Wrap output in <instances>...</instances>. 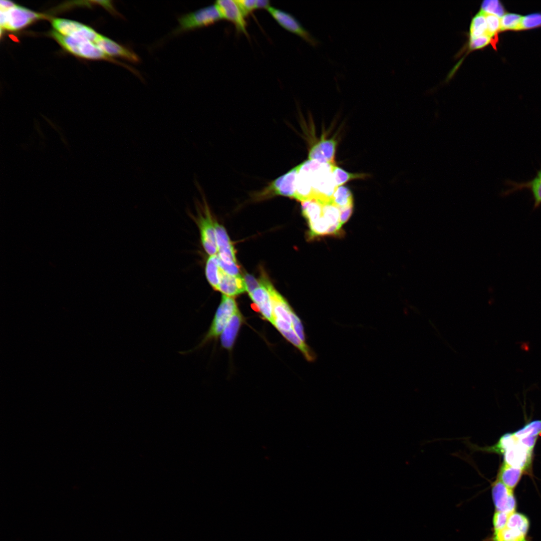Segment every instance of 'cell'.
<instances>
[{
  "label": "cell",
  "instance_id": "cell-1",
  "mask_svg": "<svg viewBox=\"0 0 541 541\" xmlns=\"http://www.w3.org/2000/svg\"><path fill=\"white\" fill-rule=\"evenodd\" d=\"M480 450L503 454L504 463L524 472L530 469L532 451L521 444L513 433L505 434L495 445Z\"/></svg>",
  "mask_w": 541,
  "mask_h": 541
},
{
  "label": "cell",
  "instance_id": "cell-2",
  "mask_svg": "<svg viewBox=\"0 0 541 541\" xmlns=\"http://www.w3.org/2000/svg\"><path fill=\"white\" fill-rule=\"evenodd\" d=\"M301 164L309 173L314 198L322 204L332 202L337 188L332 173L333 165L309 159Z\"/></svg>",
  "mask_w": 541,
  "mask_h": 541
},
{
  "label": "cell",
  "instance_id": "cell-3",
  "mask_svg": "<svg viewBox=\"0 0 541 541\" xmlns=\"http://www.w3.org/2000/svg\"><path fill=\"white\" fill-rule=\"evenodd\" d=\"M260 281L270 295L274 318L273 325L288 341H294L298 337L294 330L293 321V316L295 312L267 278L262 276Z\"/></svg>",
  "mask_w": 541,
  "mask_h": 541
},
{
  "label": "cell",
  "instance_id": "cell-4",
  "mask_svg": "<svg viewBox=\"0 0 541 541\" xmlns=\"http://www.w3.org/2000/svg\"><path fill=\"white\" fill-rule=\"evenodd\" d=\"M222 19L214 4L180 17L178 20L179 26L174 33L176 34L208 26Z\"/></svg>",
  "mask_w": 541,
  "mask_h": 541
},
{
  "label": "cell",
  "instance_id": "cell-5",
  "mask_svg": "<svg viewBox=\"0 0 541 541\" xmlns=\"http://www.w3.org/2000/svg\"><path fill=\"white\" fill-rule=\"evenodd\" d=\"M529 526L528 518L515 511L509 515L503 529L493 531L490 541H530L527 536Z\"/></svg>",
  "mask_w": 541,
  "mask_h": 541
},
{
  "label": "cell",
  "instance_id": "cell-6",
  "mask_svg": "<svg viewBox=\"0 0 541 541\" xmlns=\"http://www.w3.org/2000/svg\"><path fill=\"white\" fill-rule=\"evenodd\" d=\"M237 310L234 299L232 297L223 295L221 303L216 310L209 329L197 348L204 345L211 340L218 337L231 317Z\"/></svg>",
  "mask_w": 541,
  "mask_h": 541
},
{
  "label": "cell",
  "instance_id": "cell-7",
  "mask_svg": "<svg viewBox=\"0 0 541 541\" xmlns=\"http://www.w3.org/2000/svg\"><path fill=\"white\" fill-rule=\"evenodd\" d=\"M298 172V165L272 181L257 193V196L259 198H265L280 195L295 198Z\"/></svg>",
  "mask_w": 541,
  "mask_h": 541
},
{
  "label": "cell",
  "instance_id": "cell-8",
  "mask_svg": "<svg viewBox=\"0 0 541 541\" xmlns=\"http://www.w3.org/2000/svg\"><path fill=\"white\" fill-rule=\"evenodd\" d=\"M202 211H199L194 220L200 231L202 245L210 256L217 252L215 232L212 217L209 207L204 202Z\"/></svg>",
  "mask_w": 541,
  "mask_h": 541
},
{
  "label": "cell",
  "instance_id": "cell-9",
  "mask_svg": "<svg viewBox=\"0 0 541 541\" xmlns=\"http://www.w3.org/2000/svg\"><path fill=\"white\" fill-rule=\"evenodd\" d=\"M267 11L277 23L285 30L299 36L313 46H317L320 43V41L291 14L272 6Z\"/></svg>",
  "mask_w": 541,
  "mask_h": 541
},
{
  "label": "cell",
  "instance_id": "cell-10",
  "mask_svg": "<svg viewBox=\"0 0 541 541\" xmlns=\"http://www.w3.org/2000/svg\"><path fill=\"white\" fill-rule=\"evenodd\" d=\"M40 18V15L16 5L8 10H1V26L4 29L16 31Z\"/></svg>",
  "mask_w": 541,
  "mask_h": 541
},
{
  "label": "cell",
  "instance_id": "cell-11",
  "mask_svg": "<svg viewBox=\"0 0 541 541\" xmlns=\"http://www.w3.org/2000/svg\"><path fill=\"white\" fill-rule=\"evenodd\" d=\"M491 493L496 511L507 513L516 511L517 502L513 490L498 479L492 485Z\"/></svg>",
  "mask_w": 541,
  "mask_h": 541
},
{
  "label": "cell",
  "instance_id": "cell-12",
  "mask_svg": "<svg viewBox=\"0 0 541 541\" xmlns=\"http://www.w3.org/2000/svg\"><path fill=\"white\" fill-rule=\"evenodd\" d=\"M215 4L217 6L223 19L232 23L237 32L248 37L245 17L236 1L219 0L216 1Z\"/></svg>",
  "mask_w": 541,
  "mask_h": 541
},
{
  "label": "cell",
  "instance_id": "cell-13",
  "mask_svg": "<svg viewBox=\"0 0 541 541\" xmlns=\"http://www.w3.org/2000/svg\"><path fill=\"white\" fill-rule=\"evenodd\" d=\"M337 142L333 138L323 137L309 150V160L317 161L322 163L335 164V156Z\"/></svg>",
  "mask_w": 541,
  "mask_h": 541
},
{
  "label": "cell",
  "instance_id": "cell-14",
  "mask_svg": "<svg viewBox=\"0 0 541 541\" xmlns=\"http://www.w3.org/2000/svg\"><path fill=\"white\" fill-rule=\"evenodd\" d=\"M214 226L219 260L226 264L236 263L234 248L225 228L216 221Z\"/></svg>",
  "mask_w": 541,
  "mask_h": 541
},
{
  "label": "cell",
  "instance_id": "cell-15",
  "mask_svg": "<svg viewBox=\"0 0 541 541\" xmlns=\"http://www.w3.org/2000/svg\"><path fill=\"white\" fill-rule=\"evenodd\" d=\"M95 43L109 56L120 57L132 63L140 61L139 57L135 53L105 36L99 35Z\"/></svg>",
  "mask_w": 541,
  "mask_h": 541
},
{
  "label": "cell",
  "instance_id": "cell-16",
  "mask_svg": "<svg viewBox=\"0 0 541 541\" xmlns=\"http://www.w3.org/2000/svg\"><path fill=\"white\" fill-rule=\"evenodd\" d=\"M260 286L249 294V296L253 304L255 305L256 310L265 320L273 325L274 318L270 295L265 287L260 282Z\"/></svg>",
  "mask_w": 541,
  "mask_h": 541
},
{
  "label": "cell",
  "instance_id": "cell-17",
  "mask_svg": "<svg viewBox=\"0 0 541 541\" xmlns=\"http://www.w3.org/2000/svg\"><path fill=\"white\" fill-rule=\"evenodd\" d=\"M219 276L218 291L224 295L232 297L246 291L244 278L240 275H230L220 268Z\"/></svg>",
  "mask_w": 541,
  "mask_h": 541
},
{
  "label": "cell",
  "instance_id": "cell-18",
  "mask_svg": "<svg viewBox=\"0 0 541 541\" xmlns=\"http://www.w3.org/2000/svg\"><path fill=\"white\" fill-rule=\"evenodd\" d=\"M506 183L512 186V187L503 192L502 195H507L518 190L527 189L530 191L534 200L533 209L541 205V169L537 171L535 176L528 181L517 183L507 181Z\"/></svg>",
  "mask_w": 541,
  "mask_h": 541
},
{
  "label": "cell",
  "instance_id": "cell-19",
  "mask_svg": "<svg viewBox=\"0 0 541 541\" xmlns=\"http://www.w3.org/2000/svg\"><path fill=\"white\" fill-rule=\"evenodd\" d=\"M242 322L243 317L238 309L231 317L221 334V344L224 348L230 350L232 348Z\"/></svg>",
  "mask_w": 541,
  "mask_h": 541
},
{
  "label": "cell",
  "instance_id": "cell-20",
  "mask_svg": "<svg viewBox=\"0 0 541 541\" xmlns=\"http://www.w3.org/2000/svg\"><path fill=\"white\" fill-rule=\"evenodd\" d=\"M523 472L522 469L512 467L503 462L499 469L497 479L513 490L518 484Z\"/></svg>",
  "mask_w": 541,
  "mask_h": 541
},
{
  "label": "cell",
  "instance_id": "cell-21",
  "mask_svg": "<svg viewBox=\"0 0 541 541\" xmlns=\"http://www.w3.org/2000/svg\"><path fill=\"white\" fill-rule=\"evenodd\" d=\"M323 215L329 226V234H336L342 226L339 208L333 202L323 204Z\"/></svg>",
  "mask_w": 541,
  "mask_h": 541
},
{
  "label": "cell",
  "instance_id": "cell-22",
  "mask_svg": "<svg viewBox=\"0 0 541 541\" xmlns=\"http://www.w3.org/2000/svg\"><path fill=\"white\" fill-rule=\"evenodd\" d=\"M302 214L310 225L323 216V204L313 198L301 202Z\"/></svg>",
  "mask_w": 541,
  "mask_h": 541
},
{
  "label": "cell",
  "instance_id": "cell-23",
  "mask_svg": "<svg viewBox=\"0 0 541 541\" xmlns=\"http://www.w3.org/2000/svg\"><path fill=\"white\" fill-rule=\"evenodd\" d=\"M219 268L218 255L210 256L206 262V277L210 286L217 291L219 284Z\"/></svg>",
  "mask_w": 541,
  "mask_h": 541
},
{
  "label": "cell",
  "instance_id": "cell-24",
  "mask_svg": "<svg viewBox=\"0 0 541 541\" xmlns=\"http://www.w3.org/2000/svg\"><path fill=\"white\" fill-rule=\"evenodd\" d=\"M79 56L92 59H109V56L96 44L87 40L81 42L79 47Z\"/></svg>",
  "mask_w": 541,
  "mask_h": 541
},
{
  "label": "cell",
  "instance_id": "cell-25",
  "mask_svg": "<svg viewBox=\"0 0 541 541\" xmlns=\"http://www.w3.org/2000/svg\"><path fill=\"white\" fill-rule=\"evenodd\" d=\"M53 27L57 32L65 36H73L77 33L84 25L77 22L63 19H55L52 21Z\"/></svg>",
  "mask_w": 541,
  "mask_h": 541
},
{
  "label": "cell",
  "instance_id": "cell-26",
  "mask_svg": "<svg viewBox=\"0 0 541 541\" xmlns=\"http://www.w3.org/2000/svg\"><path fill=\"white\" fill-rule=\"evenodd\" d=\"M332 202L339 209L353 206V197L351 191L345 186L337 187L333 194Z\"/></svg>",
  "mask_w": 541,
  "mask_h": 541
},
{
  "label": "cell",
  "instance_id": "cell-27",
  "mask_svg": "<svg viewBox=\"0 0 541 541\" xmlns=\"http://www.w3.org/2000/svg\"><path fill=\"white\" fill-rule=\"evenodd\" d=\"M487 35V24L485 13L481 10L473 17L469 28V38Z\"/></svg>",
  "mask_w": 541,
  "mask_h": 541
},
{
  "label": "cell",
  "instance_id": "cell-28",
  "mask_svg": "<svg viewBox=\"0 0 541 541\" xmlns=\"http://www.w3.org/2000/svg\"><path fill=\"white\" fill-rule=\"evenodd\" d=\"M332 173L335 182L337 187L342 186L348 181L355 179H364L368 175L364 173H352L348 172L336 164L332 166Z\"/></svg>",
  "mask_w": 541,
  "mask_h": 541
},
{
  "label": "cell",
  "instance_id": "cell-29",
  "mask_svg": "<svg viewBox=\"0 0 541 541\" xmlns=\"http://www.w3.org/2000/svg\"><path fill=\"white\" fill-rule=\"evenodd\" d=\"M522 16L516 14L505 13L500 18L501 32L520 30Z\"/></svg>",
  "mask_w": 541,
  "mask_h": 541
},
{
  "label": "cell",
  "instance_id": "cell-30",
  "mask_svg": "<svg viewBox=\"0 0 541 541\" xmlns=\"http://www.w3.org/2000/svg\"><path fill=\"white\" fill-rule=\"evenodd\" d=\"M541 433V420L531 421L513 433L518 439L524 437H537Z\"/></svg>",
  "mask_w": 541,
  "mask_h": 541
},
{
  "label": "cell",
  "instance_id": "cell-31",
  "mask_svg": "<svg viewBox=\"0 0 541 541\" xmlns=\"http://www.w3.org/2000/svg\"><path fill=\"white\" fill-rule=\"evenodd\" d=\"M480 10L486 14L494 15L500 18L506 13L503 6L498 0L484 1Z\"/></svg>",
  "mask_w": 541,
  "mask_h": 541
},
{
  "label": "cell",
  "instance_id": "cell-32",
  "mask_svg": "<svg viewBox=\"0 0 541 541\" xmlns=\"http://www.w3.org/2000/svg\"><path fill=\"white\" fill-rule=\"evenodd\" d=\"M485 14L487 24V35L494 40L493 37L496 36L498 32H501L500 18L494 15L486 13Z\"/></svg>",
  "mask_w": 541,
  "mask_h": 541
},
{
  "label": "cell",
  "instance_id": "cell-33",
  "mask_svg": "<svg viewBox=\"0 0 541 541\" xmlns=\"http://www.w3.org/2000/svg\"><path fill=\"white\" fill-rule=\"evenodd\" d=\"M541 27V13L531 14L522 17L520 30L534 29Z\"/></svg>",
  "mask_w": 541,
  "mask_h": 541
},
{
  "label": "cell",
  "instance_id": "cell-34",
  "mask_svg": "<svg viewBox=\"0 0 541 541\" xmlns=\"http://www.w3.org/2000/svg\"><path fill=\"white\" fill-rule=\"evenodd\" d=\"M492 39L485 35L474 38H469L468 49L470 51L484 48L492 42Z\"/></svg>",
  "mask_w": 541,
  "mask_h": 541
},
{
  "label": "cell",
  "instance_id": "cell-35",
  "mask_svg": "<svg viewBox=\"0 0 541 541\" xmlns=\"http://www.w3.org/2000/svg\"><path fill=\"white\" fill-rule=\"evenodd\" d=\"M510 514L495 511L492 520L493 531L500 530L505 526Z\"/></svg>",
  "mask_w": 541,
  "mask_h": 541
},
{
  "label": "cell",
  "instance_id": "cell-36",
  "mask_svg": "<svg viewBox=\"0 0 541 541\" xmlns=\"http://www.w3.org/2000/svg\"><path fill=\"white\" fill-rule=\"evenodd\" d=\"M236 2L245 17L256 9V0H237Z\"/></svg>",
  "mask_w": 541,
  "mask_h": 541
},
{
  "label": "cell",
  "instance_id": "cell-37",
  "mask_svg": "<svg viewBox=\"0 0 541 541\" xmlns=\"http://www.w3.org/2000/svg\"><path fill=\"white\" fill-rule=\"evenodd\" d=\"M243 278L245 284L246 290L248 294L252 293L261 285L260 281L258 282L254 277L248 274H245Z\"/></svg>",
  "mask_w": 541,
  "mask_h": 541
},
{
  "label": "cell",
  "instance_id": "cell-38",
  "mask_svg": "<svg viewBox=\"0 0 541 541\" xmlns=\"http://www.w3.org/2000/svg\"><path fill=\"white\" fill-rule=\"evenodd\" d=\"M340 211V221L342 224L346 222L351 216L353 209V206L339 209Z\"/></svg>",
  "mask_w": 541,
  "mask_h": 541
},
{
  "label": "cell",
  "instance_id": "cell-39",
  "mask_svg": "<svg viewBox=\"0 0 541 541\" xmlns=\"http://www.w3.org/2000/svg\"><path fill=\"white\" fill-rule=\"evenodd\" d=\"M256 9H266L271 6L270 2L268 0H256Z\"/></svg>",
  "mask_w": 541,
  "mask_h": 541
},
{
  "label": "cell",
  "instance_id": "cell-40",
  "mask_svg": "<svg viewBox=\"0 0 541 541\" xmlns=\"http://www.w3.org/2000/svg\"><path fill=\"white\" fill-rule=\"evenodd\" d=\"M1 10L6 11L8 10L16 5L12 2L8 1H1L0 3Z\"/></svg>",
  "mask_w": 541,
  "mask_h": 541
}]
</instances>
